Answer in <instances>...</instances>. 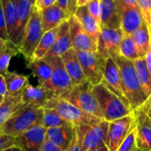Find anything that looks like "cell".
<instances>
[{"label":"cell","instance_id":"obj_44","mask_svg":"<svg viewBox=\"0 0 151 151\" xmlns=\"http://www.w3.org/2000/svg\"><path fill=\"white\" fill-rule=\"evenodd\" d=\"M65 151H81V149L79 147V144H78V141H77V136H76V133H75V135L70 144V146L67 148V150Z\"/></svg>","mask_w":151,"mask_h":151},{"label":"cell","instance_id":"obj_32","mask_svg":"<svg viewBox=\"0 0 151 151\" xmlns=\"http://www.w3.org/2000/svg\"><path fill=\"white\" fill-rule=\"evenodd\" d=\"M119 56L133 61L140 58L131 35H123V38L120 42L119 48Z\"/></svg>","mask_w":151,"mask_h":151},{"label":"cell","instance_id":"obj_13","mask_svg":"<svg viewBox=\"0 0 151 151\" xmlns=\"http://www.w3.org/2000/svg\"><path fill=\"white\" fill-rule=\"evenodd\" d=\"M17 6V14L15 24L12 29V32L9 37V41L16 45L18 48L20 45L24 32L30 18L32 9L35 4H33L28 0H14Z\"/></svg>","mask_w":151,"mask_h":151},{"label":"cell","instance_id":"obj_48","mask_svg":"<svg viewBox=\"0 0 151 151\" xmlns=\"http://www.w3.org/2000/svg\"><path fill=\"white\" fill-rule=\"evenodd\" d=\"M8 42H9L8 40H4V39H3V38H0V54H1L2 52H4V50L7 48Z\"/></svg>","mask_w":151,"mask_h":151},{"label":"cell","instance_id":"obj_52","mask_svg":"<svg viewBox=\"0 0 151 151\" xmlns=\"http://www.w3.org/2000/svg\"><path fill=\"white\" fill-rule=\"evenodd\" d=\"M91 151H110V150L108 149V147H107L106 144H103V145H101L100 147L96 148V149L92 150Z\"/></svg>","mask_w":151,"mask_h":151},{"label":"cell","instance_id":"obj_19","mask_svg":"<svg viewBox=\"0 0 151 151\" xmlns=\"http://www.w3.org/2000/svg\"><path fill=\"white\" fill-rule=\"evenodd\" d=\"M40 13L43 32H47L49 30L58 27L61 23L67 20L70 16H72L58 7L57 4H53L40 10Z\"/></svg>","mask_w":151,"mask_h":151},{"label":"cell","instance_id":"obj_53","mask_svg":"<svg viewBox=\"0 0 151 151\" xmlns=\"http://www.w3.org/2000/svg\"><path fill=\"white\" fill-rule=\"evenodd\" d=\"M4 97L3 96H1V95H0V104H2V102H3V100H4Z\"/></svg>","mask_w":151,"mask_h":151},{"label":"cell","instance_id":"obj_38","mask_svg":"<svg viewBox=\"0 0 151 151\" xmlns=\"http://www.w3.org/2000/svg\"><path fill=\"white\" fill-rule=\"evenodd\" d=\"M14 144H15V137L0 133V151L4 150Z\"/></svg>","mask_w":151,"mask_h":151},{"label":"cell","instance_id":"obj_1","mask_svg":"<svg viewBox=\"0 0 151 151\" xmlns=\"http://www.w3.org/2000/svg\"><path fill=\"white\" fill-rule=\"evenodd\" d=\"M113 58L119 68L124 95L131 110L134 111L143 105L148 98L139 82L134 61L124 58L119 55Z\"/></svg>","mask_w":151,"mask_h":151},{"label":"cell","instance_id":"obj_16","mask_svg":"<svg viewBox=\"0 0 151 151\" xmlns=\"http://www.w3.org/2000/svg\"><path fill=\"white\" fill-rule=\"evenodd\" d=\"M52 98H54L52 94L41 85L34 86L27 83L21 92L23 106L43 108L46 104Z\"/></svg>","mask_w":151,"mask_h":151},{"label":"cell","instance_id":"obj_34","mask_svg":"<svg viewBox=\"0 0 151 151\" xmlns=\"http://www.w3.org/2000/svg\"><path fill=\"white\" fill-rule=\"evenodd\" d=\"M19 52V48L9 41L7 48L0 54V75H4L8 72V67L12 58L16 56Z\"/></svg>","mask_w":151,"mask_h":151},{"label":"cell","instance_id":"obj_56","mask_svg":"<svg viewBox=\"0 0 151 151\" xmlns=\"http://www.w3.org/2000/svg\"><path fill=\"white\" fill-rule=\"evenodd\" d=\"M150 47L151 48V34H150Z\"/></svg>","mask_w":151,"mask_h":151},{"label":"cell","instance_id":"obj_36","mask_svg":"<svg viewBox=\"0 0 151 151\" xmlns=\"http://www.w3.org/2000/svg\"><path fill=\"white\" fill-rule=\"evenodd\" d=\"M138 8L145 22L149 33L151 34V0H136Z\"/></svg>","mask_w":151,"mask_h":151},{"label":"cell","instance_id":"obj_27","mask_svg":"<svg viewBox=\"0 0 151 151\" xmlns=\"http://www.w3.org/2000/svg\"><path fill=\"white\" fill-rule=\"evenodd\" d=\"M131 37L135 44L139 57L144 58L150 48V33L144 21H142V25L131 35Z\"/></svg>","mask_w":151,"mask_h":151},{"label":"cell","instance_id":"obj_41","mask_svg":"<svg viewBox=\"0 0 151 151\" xmlns=\"http://www.w3.org/2000/svg\"><path fill=\"white\" fill-rule=\"evenodd\" d=\"M56 1L57 0H35V6L38 10H42L43 8H46V7H49V6L55 4Z\"/></svg>","mask_w":151,"mask_h":151},{"label":"cell","instance_id":"obj_21","mask_svg":"<svg viewBox=\"0 0 151 151\" xmlns=\"http://www.w3.org/2000/svg\"><path fill=\"white\" fill-rule=\"evenodd\" d=\"M73 49L68 20L64 21L58 27V35L52 48L49 50L44 58L47 57H61L64 53Z\"/></svg>","mask_w":151,"mask_h":151},{"label":"cell","instance_id":"obj_50","mask_svg":"<svg viewBox=\"0 0 151 151\" xmlns=\"http://www.w3.org/2000/svg\"><path fill=\"white\" fill-rule=\"evenodd\" d=\"M3 151H25L22 148H20L19 146H18V145H16V144H14V145H12V146H11V147H9V148H7L6 150H4Z\"/></svg>","mask_w":151,"mask_h":151},{"label":"cell","instance_id":"obj_22","mask_svg":"<svg viewBox=\"0 0 151 151\" xmlns=\"http://www.w3.org/2000/svg\"><path fill=\"white\" fill-rule=\"evenodd\" d=\"M101 22L100 28H119L120 15L114 0H100Z\"/></svg>","mask_w":151,"mask_h":151},{"label":"cell","instance_id":"obj_28","mask_svg":"<svg viewBox=\"0 0 151 151\" xmlns=\"http://www.w3.org/2000/svg\"><path fill=\"white\" fill-rule=\"evenodd\" d=\"M134 64L142 91L149 99L151 96V75L146 65L145 58H139L134 60Z\"/></svg>","mask_w":151,"mask_h":151},{"label":"cell","instance_id":"obj_30","mask_svg":"<svg viewBox=\"0 0 151 151\" xmlns=\"http://www.w3.org/2000/svg\"><path fill=\"white\" fill-rule=\"evenodd\" d=\"M58 27L43 33L42 37L34 53L33 59L42 58L46 56V54L52 48V46L55 42V40H56L57 35H58Z\"/></svg>","mask_w":151,"mask_h":151},{"label":"cell","instance_id":"obj_5","mask_svg":"<svg viewBox=\"0 0 151 151\" xmlns=\"http://www.w3.org/2000/svg\"><path fill=\"white\" fill-rule=\"evenodd\" d=\"M44 58L51 65L52 73L50 79L42 87L47 88L54 98H64L74 86L65 68L61 57H47Z\"/></svg>","mask_w":151,"mask_h":151},{"label":"cell","instance_id":"obj_25","mask_svg":"<svg viewBox=\"0 0 151 151\" xmlns=\"http://www.w3.org/2000/svg\"><path fill=\"white\" fill-rule=\"evenodd\" d=\"M22 92V91H21ZM21 92L15 95L7 94L0 104V130L6 120L20 107L23 106Z\"/></svg>","mask_w":151,"mask_h":151},{"label":"cell","instance_id":"obj_31","mask_svg":"<svg viewBox=\"0 0 151 151\" xmlns=\"http://www.w3.org/2000/svg\"><path fill=\"white\" fill-rule=\"evenodd\" d=\"M4 16L5 19L6 23V29L8 33V36L10 37L16 19V14H17V6L14 0H0Z\"/></svg>","mask_w":151,"mask_h":151},{"label":"cell","instance_id":"obj_49","mask_svg":"<svg viewBox=\"0 0 151 151\" xmlns=\"http://www.w3.org/2000/svg\"><path fill=\"white\" fill-rule=\"evenodd\" d=\"M69 3H70V12H71V15H73L74 12H75L76 8H77V6H76L77 0H69Z\"/></svg>","mask_w":151,"mask_h":151},{"label":"cell","instance_id":"obj_9","mask_svg":"<svg viewBox=\"0 0 151 151\" xmlns=\"http://www.w3.org/2000/svg\"><path fill=\"white\" fill-rule=\"evenodd\" d=\"M86 80L93 86L102 83L104 79L106 58L97 51L75 50Z\"/></svg>","mask_w":151,"mask_h":151},{"label":"cell","instance_id":"obj_18","mask_svg":"<svg viewBox=\"0 0 151 151\" xmlns=\"http://www.w3.org/2000/svg\"><path fill=\"white\" fill-rule=\"evenodd\" d=\"M75 127L72 124L46 129V140L51 142L63 151L70 146L74 135Z\"/></svg>","mask_w":151,"mask_h":151},{"label":"cell","instance_id":"obj_8","mask_svg":"<svg viewBox=\"0 0 151 151\" xmlns=\"http://www.w3.org/2000/svg\"><path fill=\"white\" fill-rule=\"evenodd\" d=\"M43 108L54 109L63 119L73 125L74 127L81 125L91 126L97 124L101 120H104L84 112L63 98H52L46 104Z\"/></svg>","mask_w":151,"mask_h":151},{"label":"cell","instance_id":"obj_37","mask_svg":"<svg viewBox=\"0 0 151 151\" xmlns=\"http://www.w3.org/2000/svg\"><path fill=\"white\" fill-rule=\"evenodd\" d=\"M87 8L90 15L95 19V20L99 24L101 22V4L100 0H93L87 4Z\"/></svg>","mask_w":151,"mask_h":151},{"label":"cell","instance_id":"obj_20","mask_svg":"<svg viewBox=\"0 0 151 151\" xmlns=\"http://www.w3.org/2000/svg\"><path fill=\"white\" fill-rule=\"evenodd\" d=\"M61 59L73 86H77L87 81L74 49H71L64 53L61 56Z\"/></svg>","mask_w":151,"mask_h":151},{"label":"cell","instance_id":"obj_24","mask_svg":"<svg viewBox=\"0 0 151 151\" xmlns=\"http://www.w3.org/2000/svg\"><path fill=\"white\" fill-rule=\"evenodd\" d=\"M73 15H75V17L79 19L84 29L88 33V35L93 38V40L96 43H98V38H99L101 28L99 24L95 20V19L88 12L87 5L77 7Z\"/></svg>","mask_w":151,"mask_h":151},{"label":"cell","instance_id":"obj_26","mask_svg":"<svg viewBox=\"0 0 151 151\" xmlns=\"http://www.w3.org/2000/svg\"><path fill=\"white\" fill-rule=\"evenodd\" d=\"M27 67L31 70L33 75L37 78L39 85L42 86L50 79L52 68L44 58L28 61Z\"/></svg>","mask_w":151,"mask_h":151},{"label":"cell","instance_id":"obj_14","mask_svg":"<svg viewBox=\"0 0 151 151\" xmlns=\"http://www.w3.org/2000/svg\"><path fill=\"white\" fill-rule=\"evenodd\" d=\"M137 129L136 147L143 150L151 151V120L144 105L133 111Z\"/></svg>","mask_w":151,"mask_h":151},{"label":"cell","instance_id":"obj_33","mask_svg":"<svg viewBox=\"0 0 151 151\" xmlns=\"http://www.w3.org/2000/svg\"><path fill=\"white\" fill-rule=\"evenodd\" d=\"M68 124H70V123H68L65 119H63L54 109L43 108L42 119L41 125L43 127H45L46 129L51 128V127H61V126H65Z\"/></svg>","mask_w":151,"mask_h":151},{"label":"cell","instance_id":"obj_15","mask_svg":"<svg viewBox=\"0 0 151 151\" xmlns=\"http://www.w3.org/2000/svg\"><path fill=\"white\" fill-rule=\"evenodd\" d=\"M46 140V128L42 125L33 127L15 137V144L25 151H41Z\"/></svg>","mask_w":151,"mask_h":151},{"label":"cell","instance_id":"obj_43","mask_svg":"<svg viewBox=\"0 0 151 151\" xmlns=\"http://www.w3.org/2000/svg\"><path fill=\"white\" fill-rule=\"evenodd\" d=\"M58 7H60L61 9H63L65 12H66L68 14L71 15V12H70V3H69V0H57L56 1V4Z\"/></svg>","mask_w":151,"mask_h":151},{"label":"cell","instance_id":"obj_3","mask_svg":"<svg viewBox=\"0 0 151 151\" xmlns=\"http://www.w3.org/2000/svg\"><path fill=\"white\" fill-rule=\"evenodd\" d=\"M42 112L43 108L22 106L6 120L0 133L16 137L27 129L41 125Z\"/></svg>","mask_w":151,"mask_h":151},{"label":"cell","instance_id":"obj_23","mask_svg":"<svg viewBox=\"0 0 151 151\" xmlns=\"http://www.w3.org/2000/svg\"><path fill=\"white\" fill-rule=\"evenodd\" d=\"M120 29L123 35H131L142 23L139 8H126L120 12Z\"/></svg>","mask_w":151,"mask_h":151},{"label":"cell","instance_id":"obj_40","mask_svg":"<svg viewBox=\"0 0 151 151\" xmlns=\"http://www.w3.org/2000/svg\"><path fill=\"white\" fill-rule=\"evenodd\" d=\"M0 38L9 41V36H8V33L6 29V23H5V19H4V12H3L1 1H0Z\"/></svg>","mask_w":151,"mask_h":151},{"label":"cell","instance_id":"obj_45","mask_svg":"<svg viewBox=\"0 0 151 151\" xmlns=\"http://www.w3.org/2000/svg\"><path fill=\"white\" fill-rule=\"evenodd\" d=\"M0 95L3 96L4 97L7 95V88L3 75H0Z\"/></svg>","mask_w":151,"mask_h":151},{"label":"cell","instance_id":"obj_29","mask_svg":"<svg viewBox=\"0 0 151 151\" xmlns=\"http://www.w3.org/2000/svg\"><path fill=\"white\" fill-rule=\"evenodd\" d=\"M3 76L5 81L7 94H19L23 90L27 83H28V79L27 76L15 72H7Z\"/></svg>","mask_w":151,"mask_h":151},{"label":"cell","instance_id":"obj_2","mask_svg":"<svg viewBox=\"0 0 151 151\" xmlns=\"http://www.w3.org/2000/svg\"><path fill=\"white\" fill-rule=\"evenodd\" d=\"M93 93L102 111L104 120L107 122L121 119L133 112L131 108L103 82L93 86Z\"/></svg>","mask_w":151,"mask_h":151},{"label":"cell","instance_id":"obj_17","mask_svg":"<svg viewBox=\"0 0 151 151\" xmlns=\"http://www.w3.org/2000/svg\"><path fill=\"white\" fill-rule=\"evenodd\" d=\"M102 82L129 106V104L123 92L119 68L113 58H108L106 59L104 79Z\"/></svg>","mask_w":151,"mask_h":151},{"label":"cell","instance_id":"obj_51","mask_svg":"<svg viewBox=\"0 0 151 151\" xmlns=\"http://www.w3.org/2000/svg\"><path fill=\"white\" fill-rule=\"evenodd\" d=\"M93 0H77V4L76 6L77 7H81V6H86L88 3H90Z\"/></svg>","mask_w":151,"mask_h":151},{"label":"cell","instance_id":"obj_12","mask_svg":"<svg viewBox=\"0 0 151 151\" xmlns=\"http://www.w3.org/2000/svg\"><path fill=\"white\" fill-rule=\"evenodd\" d=\"M73 49L81 51H97V43L84 29L75 15L67 19Z\"/></svg>","mask_w":151,"mask_h":151},{"label":"cell","instance_id":"obj_46","mask_svg":"<svg viewBox=\"0 0 151 151\" xmlns=\"http://www.w3.org/2000/svg\"><path fill=\"white\" fill-rule=\"evenodd\" d=\"M144 58H145V62H146V65H147V67H148V70H149V72H150V75H151V48L150 47L149 48V50H148V51H147V53H146V55H145Z\"/></svg>","mask_w":151,"mask_h":151},{"label":"cell","instance_id":"obj_4","mask_svg":"<svg viewBox=\"0 0 151 151\" xmlns=\"http://www.w3.org/2000/svg\"><path fill=\"white\" fill-rule=\"evenodd\" d=\"M63 99L78 107L84 112L100 119H104L102 111L93 93V85L88 81H85L84 82L74 86L71 92Z\"/></svg>","mask_w":151,"mask_h":151},{"label":"cell","instance_id":"obj_10","mask_svg":"<svg viewBox=\"0 0 151 151\" xmlns=\"http://www.w3.org/2000/svg\"><path fill=\"white\" fill-rule=\"evenodd\" d=\"M134 125V112L109 122L106 145L110 151H117Z\"/></svg>","mask_w":151,"mask_h":151},{"label":"cell","instance_id":"obj_54","mask_svg":"<svg viewBox=\"0 0 151 151\" xmlns=\"http://www.w3.org/2000/svg\"><path fill=\"white\" fill-rule=\"evenodd\" d=\"M134 151H147V150H141V149H138L137 147L135 148V150Z\"/></svg>","mask_w":151,"mask_h":151},{"label":"cell","instance_id":"obj_42","mask_svg":"<svg viewBox=\"0 0 151 151\" xmlns=\"http://www.w3.org/2000/svg\"><path fill=\"white\" fill-rule=\"evenodd\" d=\"M41 151H63L60 148H58L57 145L52 143L51 142L45 140V142L42 144V147L41 149Z\"/></svg>","mask_w":151,"mask_h":151},{"label":"cell","instance_id":"obj_47","mask_svg":"<svg viewBox=\"0 0 151 151\" xmlns=\"http://www.w3.org/2000/svg\"><path fill=\"white\" fill-rule=\"evenodd\" d=\"M146 108V111H147V114L150 118V119L151 120V96L145 102V104H143Z\"/></svg>","mask_w":151,"mask_h":151},{"label":"cell","instance_id":"obj_11","mask_svg":"<svg viewBox=\"0 0 151 151\" xmlns=\"http://www.w3.org/2000/svg\"><path fill=\"white\" fill-rule=\"evenodd\" d=\"M123 35L120 27L101 28L97 43V52L106 59L118 56L119 44Z\"/></svg>","mask_w":151,"mask_h":151},{"label":"cell","instance_id":"obj_35","mask_svg":"<svg viewBox=\"0 0 151 151\" xmlns=\"http://www.w3.org/2000/svg\"><path fill=\"white\" fill-rule=\"evenodd\" d=\"M136 138H137V129L135 127V120L134 125L124 142L120 144L117 151H134L136 148Z\"/></svg>","mask_w":151,"mask_h":151},{"label":"cell","instance_id":"obj_6","mask_svg":"<svg viewBox=\"0 0 151 151\" xmlns=\"http://www.w3.org/2000/svg\"><path fill=\"white\" fill-rule=\"evenodd\" d=\"M43 33L40 10L34 5L24 32L22 42L19 46V53L24 56L27 62L33 59L34 53L42 37Z\"/></svg>","mask_w":151,"mask_h":151},{"label":"cell","instance_id":"obj_7","mask_svg":"<svg viewBox=\"0 0 151 151\" xmlns=\"http://www.w3.org/2000/svg\"><path fill=\"white\" fill-rule=\"evenodd\" d=\"M109 122L101 120L95 125H81L75 127L76 136L81 151H91L106 144Z\"/></svg>","mask_w":151,"mask_h":151},{"label":"cell","instance_id":"obj_39","mask_svg":"<svg viewBox=\"0 0 151 151\" xmlns=\"http://www.w3.org/2000/svg\"><path fill=\"white\" fill-rule=\"evenodd\" d=\"M114 2L119 12L126 8H138L136 0H114Z\"/></svg>","mask_w":151,"mask_h":151},{"label":"cell","instance_id":"obj_55","mask_svg":"<svg viewBox=\"0 0 151 151\" xmlns=\"http://www.w3.org/2000/svg\"><path fill=\"white\" fill-rule=\"evenodd\" d=\"M28 1H29V2H31L33 4H35V0H28Z\"/></svg>","mask_w":151,"mask_h":151}]
</instances>
